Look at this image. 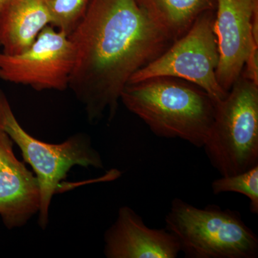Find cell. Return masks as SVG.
I'll list each match as a JSON object with an SVG mask.
<instances>
[{"mask_svg":"<svg viewBox=\"0 0 258 258\" xmlns=\"http://www.w3.org/2000/svg\"><path fill=\"white\" fill-rule=\"evenodd\" d=\"M69 37L75 55L69 88L91 123L106 112L111 121L132 76L174 42L136 0H91Z\"/></svg>","mask_w":258,"mask_h":258,"instance_id":"6da1fadb","label":"cell"},{"mask_svg":"<svg viewBox=\"0 0 258 258\" xmlns=\"http://www.w3.org/2000/svg\"><path fill=\"white\" fill-rule=\"evenodd\" d=\"M120 101L157 137L179 138L198 148L203 147L215 118V103L208 93L176 78L128 83Z\"/></svg>","mask_w":258,"mask_h":258,"instance_id":"7a4b0ae2","label":"cell"},{"mask_svg":"<svg viewBox=\"0 0 258 258\" xmlns=\"http://www.w3.org/2000/svg\"><path fill=\"white\" fill-rule=\"evenodd\" d=\"M165 222L185 257H257V236L235 210L215 205L199 208L174 198Z\"/></svg>","mask_w":258,"mask_h":258,"instance_id":"3957f363","label":"cell"},{"mask_svg":"<svg viewBox=\"0 0 258 258\" xmlns=\"http://www.w3.org/2000/svg\"><path fill=\"white\" fill-rule=\"evenodd\" d=\"M203 148L221 176L257 165V83L240 76L227 96L215 103V118Z\"/></svg>","mask_w":258,"mask_h":258,"instance_id":"277c9868","label":"cell"},{"mask_svg":"<svg viewBox=\"0 0 258 258\" xmlns=\"http://www.w3.org/2000/svg\"><path fill=\"white\" fill-rule=\"evenodd\" d=\"M0 130L20 149L23 160L31 166L40 188L38 225L45 230L52 197L58 192L60 183L74 166L103 169L100 153L95 149L87 134H75L60 144L45 143L28 134L21 126L12 110L6 95L0 90Z\"/></svg>","mask_w":258,"mask_h":258,"instance_id":"5b68a950","label":"cell"},{"mask_svg":"<svg viewBox=\"0 0 258 258\" xmlns=\"http://www.w3.org/2000/svg\"><path fill=\"white\" fill-rule=\"evenodd\" d=\"M215 14V10H208L200 15L184 35L139 70L128 83L156 77L176 78L202 88L215 103L223 100L228 93L216 77L220 55L214 32Z\"/></svg>","mask_w":258,"mask_h":258,"instance_id":"8992f818","label":"cell"},{"mask_svg":"<svg viewBox=\"0 0 258 258\" xmlns=\"http://www.w3.org/2000/svg\"><path fill=\"white\" fill-rule=\"evenodd\" d=\"M74 59L69 36L47 25L25 52L18 55L0 52V79L36 91H63L69 88Z\"/></svg>","mask_w":258,"mask_h":258,"instance_id":"52a82bcc","label":"cell"},{"mask_svg":"<svg viewBox=\"0 0 258 258\" xmlns=\"http://www.w3.org/2000/svg\"><path fill=\"white\" fill-rule=\"evenodd\" d=\"M214 32L217 82L228 93L249 57L258 55V0H216Z\"/></svg>","mask_w":258,"mask_h":258,"instance_id":"ba28073f","label":"cell"},{"mask_svg":"<svg viewBox=\"0 0 258 258\" xmlns=\"http://www.w3.org/2000/svg\"><path fill=\"white\" fill-rule=\"evenodd\" d=\"M13 144L0 130V217L9 230L26 225L40 208L38 180L18 160Z\"/></svg>","mask_w":258,"mask_h":258,"instance_id":"9c48e42d","label":"cell"},{"mask_svg":"<svg viewBox=\"0 0 258 258\" xmlns=\"http://www.w3.org/2000/svg\"><path fill=\"white\" fill-rule=\"evenodd\" d=\"M107 258H176L179 241L167 229H152L128 206L118 210L116 220L105 232Z\"/></svg>","mask_w":258,"mask_h":258,"instance_id":"30bf717a","label":"cell"},{"mask_svg":"<svg viewBox=\"0 0 258 258\" xmlns=\"http://www.w3.org/2000/svg\"><path fill=\"white\" fill-rule=\"evenodd\" d=\"M52 24L45 0H7L0 10V45L8 55L28 50Z\"/></svg>","mask_w":258,"mask_h":258,"instance_id":"8fae6325","label":"cell"},{"mask_svg":"<svg viewBox=\"0 0 258 258\" xmlns=\"http://www.w3.org/2000/svg\"><path fill=\"white\" fill-rule=\"evenodd\" d=\"M136 2L154 25L173 42L184 35L200 15L216 8V0Z\"/></svg>","mask_w":258,"mask_h":258,"instance_id":"7c38bea8","label":"cell"},{"mask_svg":"<svg viewBox=\"0 0 258 258\" xmlns=\"http://www.w3.org/2000/svg\"><path fill=\"white\" fill-rule=\"evenodd\" d=\"M212 189L215 195L240 193L248 199L249 210L258 214V164L239 174L222 176L214 180Z\"/></svg>","mask_w":258,"mask_h":258,"instance_id":"4fadbf2b","label":"cell"},{"mask_svg":"<svg viewBox=\"0 0 258 258\" xmlns=\"http://www.w3.org/2000/svg\"><path fill=\"white\" fill-rule=\"evenodd\" d=\"M91 0H45L52 25L69 36L82 20Z\"/></svg>","mask_w":258,"mask_h":258,"instance_id":"5bb4252c","label":"cell"},{"mask_svg":"<svg viewBox=\"0 0 258 258\" xmlns=\"http://www.w3.org/2000/svg\"><path fill=\"white\" fill-rule=\"evenodd\" d=\"M7 0H0V10H1L2 7L3 6V5L5 4V2H6Z\"/></svg>","mask_w":258,"mask_h":258,"instance_id":"9a60e30c","label":"cell"}]
</instances>
